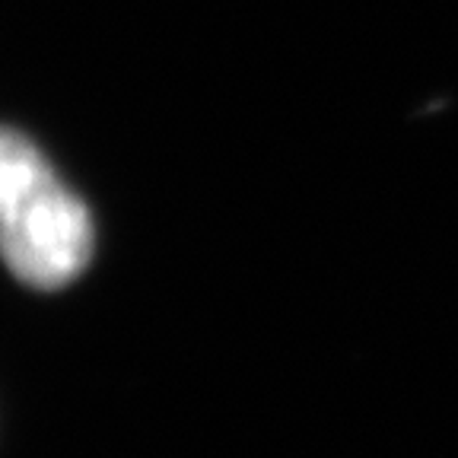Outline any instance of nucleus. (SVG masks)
<instances>
[{
    "mask_svg": "<svg viewBox=\"0 0 458 458\" xmlns=\"http://www.w3.org/2000/svg\"><path fill=\"white\" fill-rule=\"evenodd\" d=\"M93 249L83 200L29 137L0 128V258L10 274L36 290H57L86 271Z\"/></svg>",
    "mask_w": 458,
    "mask_h": 458,
    "instance_id": "obj_1",
    "label": "nucleus"
}]
</instances>
